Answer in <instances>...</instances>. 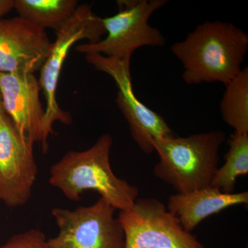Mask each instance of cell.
Listing matches in <instances>:
<instances>
[{
	"mask_svg": "<svg viewBox=\"0 0 248 248\" xmlns=\"http://www.w3.org/2000/svg\"><path fill=\"white\" fill-rule=\"evenodd\" d=\"M16 0H0V19L3 16L15 9Z\"/></svg>",
	"mask_w": 248,
	"mask_h": 248,
	"instance_id": "obj_17",
	"label": "cell"
},
{
	"mask_svg": "<svg viewBox=\"0 0 248 248\" xmlns=\"http://www.w3.org/2000/svg\"><path fill=\"white\" fill-rule=\"evenodd\" d=\"M34 144L9 116L0 115V201L9 208L25 205L32 196L38 174Z\"/></svg>",
	"mask_w": 248,
	"mask_h": 248,
	"instance_id": "obj_9",
	"label": "cell"
},
{
	"mask_svg": "<svg viewBox=\"0 0 248 248\" xmlns=\"http://www.w3.org/2000/svg\"><path fill=\"white\" fill-rule=\"evenodd\" d=\"M228 145L226 162L217 170L211 186L224 193H233L237 178L248 173V133L234 132Z\"/></svg>",
	"mask_w": 248,
	"mask_h": 248,
	"instance_id": "obj_15",
	"label": "cell"
},
{
	"mask_svg": "<svg viewBox=\"0 0 248 248\" xmlns=\"http://www.w3.org/2000/svg\"><path fill=\"white\" fill-rule=\"evenodd\" d=\"M248 203V192L224 193L211 186L189 193L171 195L166 208L191 232L208 217L233 205Z\"/></svg>",
	"mask_w": 248,
	"mask_h": 248,
	"instance_id": "obj_12",
	"label": "cell"
},
{
	"mask_svg": "<svg viewBox=\"0 0 248 248\" xmlns=\"http://www.w3.org/2000/svg\"><path fill=\"white\" fill-rule=\"evenodd\" d=\"M115 211L102 197L93 205L74 210L52 209L59 233L48 239L49 247L125 248V235Z\"/></svg>",
	"mask_w": 248,
	"mask_h": 248,
	"instance_id": "obj_6",
	"label": "cell"
},
{
	"mask_svg": "<svg viewBox=\"0 0 248 248\" xmlns=\"http://www.w3.org/2000/svg\"><path fill=\"white\" fill-rule=\"evenodd\" d=\"M52 42L46 32L17 17L0 19V73L40 71Z\"/></svg>",
	"mask_w": 248,
	"mask_h": 248,
	"instance_id": "obj_11",
	"label": "cell"
},
{
	"mask_svg": "<svg viewBox=\"0 0 248 248\" xmlns=\"http://www.w3.org/2000/svg\"><path fill=\"white\" fill-rule=\"evenodd\" d=\"M106 33L102 18L93 12L88 4L79 5L66 24L56 32V40L52 42L48 58L40 69L39 79L46 106L45 109V130L46 136L53 133V125L60 122L65 125L72 123L68 112L62 110L57 100V90L63 63L76 42L87 40V43H96Z\"/></svg>",
	"mask_w": 248,
	"mask_h": 248,
	"instance_id": "obj_5",
	"label": "cell"
},
{
	"mask_svg": "<svg viewBox=\"0 0 248 248\" xmlns=\"http://www.w3.org/2000/svg\"><path fill=\"white\" fill-rule=\"evenodd\" d=\"M0 248H50L45 233L39 229H31L15 234Z\"/></svg>",
	"mask_w": 248,
	"mask_h": 248,
	"instance_id": "obj_16",
	"label": "cell"
},
{
	"mask_svg": "<svg viewBox=\"0 0 248 248\" xmlns=\"http://www.w3.org/2000/svg\"><path fill=\"white\" fill-rule=\"evenodd\" d=\"M223 120L239 133H248V68L226 85L220 102Z\"/></svg>",
	"mask_w": 248,
	"mask_h": 248,
	"instance_id": "obj_14",
	"label": "cell"
},
{
	"mask_svg": "<svg viewBox=\"0 0 248 248\" xmlns=\"http://www.w3.org/2000/svg\"><path fill=\"white\" fill-rule=\"evenodd\" d=\"M117 218L125 235V248H205L156 199H138Z\"/></svg>",
	"mask_w": 248,
	"mask_h": 248,
	"instance_id": "obj_7",
	"label": "cell"
},
{
	"mask_svg": "<svg viewBox=\"0 0 248 248\" xmlns=\"http://www.w3.org/2000/svg\"><path fill=\"white\" fill-rule=\"evenodd\" d=\"M39 80L34 73H0V91L5 112L23 136L48 151L45 109L40 101Z\"/></svg>",
	"mask_w": 248,
	"mask_h": 248,
	"instance_id": "obj_10",
	"label": "cell"
},
{
	"mask_svg": "<svg viewBox=\"0 0 248 248\" xmlns=\"http://www.w3.org/2000/svg\"><path fill=\"white\" fill-rule=\"evenodd\" d=\"M6 114L5 112L4 106H3L2 97H1V91H0V115Z\"/></svg>",
	"mask_w": 248,
	"mask_h": 248,
	"instance_id": "obj_18",
	"label": "cell"
},
{
	"mask_svg": "<svg viewBox=\"0 0 248 248\" xmlns=\"http://www.w3.org/2000/svg\"><path fill=\"white\" fill-rule=\"evenodd\" d=\"M86 60L96 70L107 73L115 81L118 89L116 104L128 124L134 141L145 154L155 152V140L174 135L164 117L146 107L135 95L130 62L97 53L86 54Z\"/></svg>",
	"mask_w": 248,
	"mask_h": 248,
	"instance_id": "obj_8",
	"label": "cell"
},
{
	"mask_svg": "<svg viewBox=\"0 0 248 248\" xmlns=\"http://www.w3.org/2000/svg\"><path fill=\"white\" fill-rule=\"evenodd\" d=\"M170 50L182 63L186 84L219 82L226 86L243 69L248 35L232 23L208 21Z\"/></svg>",
	"mask_w": 248,
	"mask_h": 248,
	"instance_id": "obj_1",
	"label": "cell"
},
{
	"mask_svg": "<svg viewBox=\"0 0 248 248\" xmlns=\"http://www.w3.org/2000/svg\"><path fill=\"white\" fill-rule=\"evenodd\" d=\"M225 140L226 134L221 130L155 140V151L159 156L153 170L155 177L172 186L177 193L211 187Z\"/></svg>",
	"mask_w": 248,
	"mask_h": 248,
	"instance_id": "obj_3",
	"label": "cell"
},
{
	"mask_svg": "<svg viewBox=\"0 0 248 248\" xmlns=\"http://www.w3.org/2000/svg\"><path fill=\"white\" fill-rule=\"evenodd\" d=\"M119 12L102 18L107 37L96 43L78 45V53H97L107 58L130 62L133 54L144 46L162 47L166 39L149 19L167 0H124L117 1Z\"/></svg>",
	"mask_w": 248,
	"mask_h": 248,
	"instance_id": "obj_4",
	"label": "cell"
},
{
	"mask_svg": "<svg viewBox=\"0 0 248 248\" xmlns=\"http://www.w3.org/2000/svg\"><path fill=\"white\" fill-rule=\"evenodd\" d=\"M77 0H16L19 17L46 30L58 32L76 12Z\"/></svg>",
	"mask_w": 248,
	"mask_h": 248,
	"instance_id": "obj_13",
	"label": "cell"
},
{
	"mask_svg": "<svg viewBox=\"0 0 248 248\" xmlns=\"http://www.w3.org/2000/svg\"><path fill=\"white\" fill-rule=\"evenodd\" d=\"M112 137L101 135L84 151H69L50 167L48 182L68 200L79 202L87 190H94L115 210H128L138 199L139 189L117 177L110 166Z\"/></svg>",
	"mask_w": 248,
	"mask_h": 248,
	"instance_id": "obj_2",
	"label": "cell"
}]
</instances>
